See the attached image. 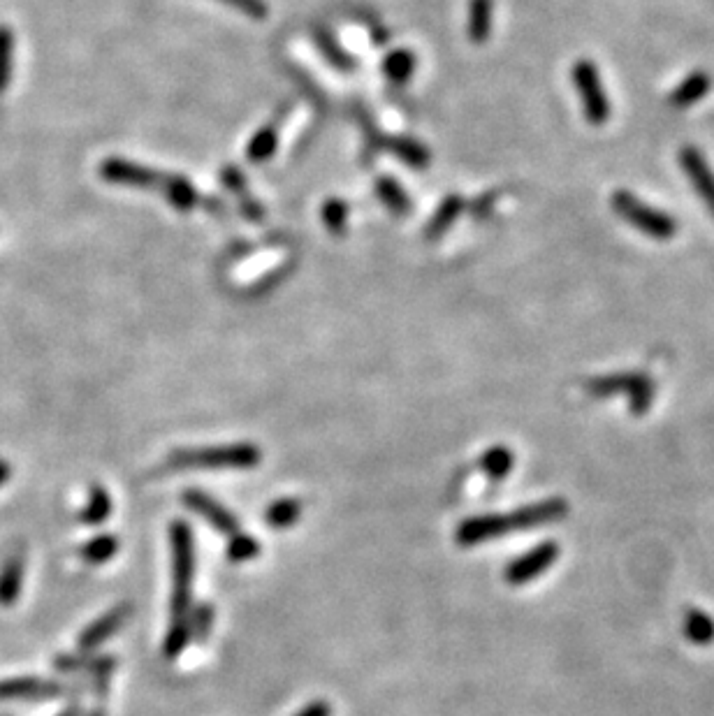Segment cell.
Wrapping results in <instances>:
<instances>
[{
    "label": "cell",
    "instance_id": "obj_1",
    "mask_svg": "<svg viewBox=\"0 0 714 716\" xmlns=\"http://www.w3.org/2000/svg\"><path fill=\"white\" fill-rule=\"evenodd\" d=\"M172 543V621L188 619L193 601V577H195V543L193 529L184 520L170 524Z\"/></svg>",
    "mask_w": 714,
    "mask_h": 716
},
{
    "label": "cell",
    "instance_id": "obj_2",
    "mask_svg": "<svg viewBox=\"0 0 714 716\" xmlns=\"http://www.w3.org/2000/svg\"><path fill=\"white\" fill-rule=\"evenodd\" d=\"M262 452L253 443L235 445H211V448H184L174 450L170 464L174 469H255L260 464Z\"/></svg>",
    "mask_w": 714,
    "mask_h": 716
},
{
    "label": "cell",
    "instance_id": "obj_3",
    "mask_svg": "<svg viewBox=\"0 0 714 716\" xmlns=\"http://www.w3.org/2000/svg\"><path fill=\"white\" fill-rule=\"evenodd\" d=\"M610 204L626 223L633 225V228L640 230L647 237L663 241V239H670L677 232V223L673 216H668V214H663V211L650 207V204H645L636 195H631L626 191H617L610 197Z\"/></svg>",
    "mask_w": 714,
    "mask_h": 716
},
{
    "label": "cell",
    "instance_id": "obj_4",
    "mask_svg": "<svg viewBox=\"0 0 714 716\" xmlns=\"http://www.w3.org/2000/svg\"><path fill=\"white\" fill-rule=\"evenodd\" d=\"M587 394L606 399L612 394H626L633 415H645L654 401V383L643 374H610L587 381Z\"/></svg>",
    "mask_w": 714,
    "mask_h": 716
},
{
    "label": "cell",
    "instance_id": "obj_5",
    "mask_svg": "<svg viewBox=\"0 0 714 716\" xmlns=\"http://www.w3.org/2000/svg\"><path fill=\"white\" fill-rule=\"evenodd\" d=\"M571 79L575 89L580 93L582 109H585L587 121L594 123V126L606 123L610 116V102L606 96V89H603L599 68H596L592 61H578L571 68Z\"/></svg>",
    "mask_w": 714,
    "mask_h": 716
},
{
    "label": "cell",
    "instance_id": "obj_6",
    "mask_svg": "<svg viewBox=\"0 0 714 716\" xmlns=\"http://www.w3.org/2000/svg\"><path fill=\"white\" fill-rule=\"evenodd\" d=\"M559 545L552 543V540H545V543L531 547L527 554L510 561L506 566V582L513 584V587H522L536 577H541L548 568L559 559Z\"/></svg>",
    "mask_w": 714,
    "mask_h": 716
},
{
    "label": "cell",
    "instance_id": "obj_7",
    "mask_svg": "<svg viewBox=\"0 0 714 716\" xmlns=\"http://www.w3.org/2000/svg\"><path fill=\"white\" fill-rule=\"evenodd\" d=\"M568 515V503L561 496H552V499L531 503V506L517 508L513 513L504 515L506 531L517 529H534V526H545L561 522Z\"/></svg>",
    "mask_w": 714,
    "mask_h": 716
},
{
    "label": "cell",
    "instance_id": "obj_8",
    "mask_svg": "<svg viewBox=\"0 0 714 716\" xmlns=\"http://www.w3.org/2000/svg\"><path fill=\"white\" fill-rule=\"evenodd\" d=\"M184 503L191 510H195L204 522H209L216 531L225 533V536H232V533L239 531V520L230 513L228 508L221 506L214 496L200 492V489H188L184 492Z\"/></svg>",
    "mask_w": 714,
    "mask_h": 716
},
{
    "label": "cell",
    "instance_id": "obj_9",
    "mask_svg": "<svg viewBox=\"0 0 714 716\" xmlns=\"http://www.w3.org/2000/svg\"><path fill=\"white\" fill-rule=\"evenodd\" d=\"M100 177L107 179L109 184L133 188H158L160 181H163L156 172L147 170V167L128 163V160L121 158H107L105 163L100 165Z\"/></svg>",
    "mask_w": 714,
    "mask_h": 716
},
{
    "label": "cell",
    "instance_id": "obj_10",
    "mask_svg": "<svg viewBox=\"0 0 714 716\" xmlns=\"http://www.w3.org/2000/svg\"><path fill=\"white\" fill-rule=\"evenodd\" d=\"M506 526H504V515H476L466 517V520L457 526L455 540L457 545L462 547H473L490 543V540L504 538Z\"/></svg>",
    "mask_w": 714,
    "mask_h": 716
},
{
    "label": "cell",
    "instance_id": "obj_11",
    "mask_svg": "<svg viewBox=\"0 0 714 716\" xmlns=\"http://www.w3.org/2000/svg\"><path fill=\"white\" fill-rule=\"evenodd\" d=\"M680 165L691 184H694L696 193L703 197L705 207L714 214V172L710 170L708 160H705L701 151L694 149V146H684L680 151Z\"/></svg>",
    "mask_w": 714,
    "mask_h": 716
},
{
    "label": "cell",
    "instance_id": "obj_12",
    "mask_svg": "<svg viewBox=\"0 0 714 716\" xmlns=\"http://www.w3.org/2000/svg\"><path fill=\"white\" fill-rule=\"evenodd\" d=\"M128 617H130L128 603L116 605V608L105 612V615L93 621V624L79 635V649H82V652H93V649H98L102 642H107L112 635L121 631V626L126 624Z\"/></svg>",
    "mask_w": 714,
    "mask_h": 716
},
{
    "label": "cell",
    "instance_id": "obj_13",
    "mask_svg": "<svg viewBox=\"0 0 714 716\" xmlns=\"http://www.w3.org/2000/svg\"><path fill=\"white\" fill-rule=\"evenodd\" d=\"M63 691L65 689L58 682H49V679H38V677H17L0 682V698L3 700L56 698L61 696Z\"/></svg>",
    "mask_w": 714,
    "mask_h": 716
},
{
    "label": "cell",
    "instance_id": "obj_14",
    "mask_svg": "<svg viewBox=\"0 0 714 716\" xmlns=\"http://www.w3.org/2000/svg\"><path fill=\"white\" fill-rule=\"evenodd\" d=\"M710 89H712V77L708 75V72L696 70L694 75H689L673 91V96H670V105L677 107V109L691 107V105H696V102L701 98L708 96Z\"/></svg>",
    "mask_w": 714,
    "mask_h": 716
},
{
    "label": "cell",
    "instance_id": "obj_15",
    "mask_svg": "<svg viewBox=\"0 0 714 716\" xmlns=\"http://www.w3.org/2000/svg\"><path fill=\"white\" fill-rule=\"evenodd\" d=\"M24 584V557L12 554L0 568V605H12L21 594Z\"/></svg>",
    "mask_w": 714,
    "mask_h": 716
},
{
    "label": "cell",
    "instance_id": "obj_16",
    "mask_svg": "<svg viewBox=\"0 0 714 716\" xmlns=\"http://www.w3.org/2000/svg\"><path fill=\"white\" fill-rule=\"evenodd\" d=\"M494 3L492 0H471L469 3V40L473 45H485L492 33Z\"/></svg>",
    "mask_w": 714,
    "mask_h": 716
},
{
    "label": "cell",
    "instance_id": "obj_17",
    "mask_svg": "<svg viewBox=\"0 0 714 716\" xmlns=\"http://www.w3.org/2000/svg\"><path fill=\"white\" fill-rule=\"evenodd\" d=\"M682 628H684V635H687V640L694 642V645L703 647L714 642V619L701 610L696 608L687 610Z\"/></svg>",
    "mask_w": 714,
    "mask_h": 716
},
{
    "label": "cell",
    "instance_id": "obj_18",
    "mask_svg": "<svg viewBox=\"0 0 714 716\" xmlns=\"http://www.w3.org/2000/svg\"><path fill=\"white\" fill-rule=\"evenodd\" d=\"M160 188H163V193L167 195V200H170L172 207H177L181 211L193 209L195 204H198V193H195L191 181L184 177H165L160 181Z\"/></svg>",
    "mask_w": 714,
    "mask_h": 716
},
{
    "label": "cell",
    "instance_id": "obj_19",
    "mask_svg": "<svg viewBox=\"0 0 714 716\" xmlns=\"http://www.w3.org/2000/svg\"><path fill=\"white\" fill-rule=\"evenodd\" d=\"M462 207H464L462 197H457V195L446 197V200L441 202L439 211H436L434 218H432V221H429V225H427V230H425L427 239L441 237L443 232H446V230L450 228V225L455 223V218L459 216V211H462Z\"/></svg>",
    "mask_w": 714,
    "mask_h": 716
},
{
    "label": "cell",
    "instance_id": "obj_20",
    "mask_svg": "<svg viewBox=\"0 0 714 716\" xmlns=\"http://www.w3.org/2000/svg\"><path fill=\"white\" fill-rule=\"evenodd\" d=\"M513 464H515V455L508 448H504V445H494V448H490L483 457H480V469H483L492 480L506 478L508 473L513 471Z\"/></svg>",
    "mask_w": 714,
    "mask_h": 716
},
{
    "label": "cell",
    "instance_id": "obj_21",
    "mask_svg": "<svg viewBox=\"0 0 714 716\" xmlns=\"http://www.w3.org/2000/svg\"><path fill=\"white\" fill-rule=\"evenodd\" d=\"M302 515V503L297 499H279L274 501L272 506L267 508L265 522L272 526V529H288L293 526Z\"/></svg>",
    "mask_w": 714,
    "mask_h": 716
},
{
    "label": "cell",
    "instance_id": "obj_22",
    "mask_svg": "<svg viewBox=\"0 0 714 716\" xmlns=\"http://www.w3.org/2000/svg\"><path fill=\"white\" fill-rule=\"evenodd\" d=\"M221 177H223V181H225V186H228L232 193H237L239 197H242V200H246V202H242L246 216H249L251 221H260V218L265 216V211H262L260 204L253 202V197L249 195V191H246V179H244V174L239 172L237 167H225V170L221 172Z\"/></svg>",
    "mask_w": 714,
    "mask_h": 716
},
{
    "label": "cell",
    "instance_id": "obj_23",
    "mask_svg": "<svg viewBox=\"0 0 714 716\" xmlns=\"http://www.w3.org/2000/svg\"><path fill=\"white\" fill-rule=\"evenodd\" d=\"M119 552V538L112 536V533H100V536L91 538L89 543L84 545L82 557L93 566L107 564L109 559H114V554Z\"/></svg>",
    "mask_w": 714,
    "mask_h": 716
},
{
    "label": "cell",
    "instance_id": "obj_24",
    "mask_svg": "<svg viewBox=\"0 0 714 716\" xmlns=\"http://www.w3.org/2000/svg\"><path fill=\"white\" fill-rule=\"evenodd\" d=\"M109 513H112V499H109L107 489L91 487L89 503H86V508L82 510V522L98 526L107 520Z\"/></svg>",
    "mask_w": 714,
    "mask_h": 716
},
{
    "label": "cell",
    "instance_id": "obj_25",
    "mask_svg": "<svg viewBox=\"0 0 714 716\" xmlns=\"http://www.w3.org/2000/svg\"><path fill=\"white\" fill-rule=\"evenodd\" d=\"M376 193L383 200L385 207L392 211V214H406V211L411 209V202H408L406 193L402 191V186H399L395 179H390V177L378 179Z\"/></svg>",
    "mask_w": 714,
    "mask_h": 716
},
{
    "label": "cell",
    "instance_id": "obj_26",
    "mask_svg": "<svg viewBox=\"0 0 714 716\" xmlns=\"http://www.w3.org/2000/svg\"><path fill=\"white\" fill-rule=\"evenodd\" d=\"M383 70H385V75H388L390 82L404 84L415 70V56L411 54V51H406V49L392 51V54L385 58Z\"/></svg>",
    "mask_w": 714,
    "mask_h": 716
},
{
    "label": "cell",
    "instance_id": "obj_27",
    "mask_svg": "<svg viewBox=\"0 0 714 716\" xmlns=\"http://www.w3.org/2000/svg\"><path fill=\"white\" fill-rule=\"evenodd\" d=\"M260 554V543L249 533H232L228 540V559L232 564H246V561H253Z\"/></svg>",
    "mask_w": 714,
    "mask_h": 716
},
{
    "label": "cell",
    "instance_id": "obj_28",
    "mask_svg": "<svg viewBox=\"0 0 714 716\" xmlns=\"http://www.w3.org/2000/svg\"><path fill=\"white\" fill-rule=\"evenodd\" d=\"M188 640H191V626H188V619L181 621H170V628H167L163 652L167 659H177V656L188 647Z\"/></svg>",
    "mask_w": 714,
    "mask_h": 716
},
{
    "label": "cell",
    "instance_id": "obj_29",
    "mask_svg": "<svg viewBox=\"0 0 714 716\" xmlns=\"http://www.w3.org/2000/svg\"><path fill=\"white\" fill-rule=\"evenodd\" d=\"M388 149L395 153L397 158H402L406 165L418 167V170L427 167L429 160H432V156H429V151L425 149V146L418 142H411V140H392L388 144Z\"/></svg>",
    "mask_w": 714,
    "mask_h": 716
},
{
    "label": "cell",
    "instance_id": "obj_30",
    "mask_svg": "<svg viewBox=\"0 0 714 716\" xmlns=\"http://www.w3.org/2000/svg\"><path fill=\"white\" fill-rule=\"evenodd\" d=\"M276 144H279V135H276V128L274 126L262 128L260 133L255 135L251 140V144H249V160H251V163H265V160L272 158L274 151H276Z\"/></svg>",
    "mask_w": 714,
    "mask_h": 716
},
{
    "label": "cell",
    "instance_id": "obj_31",
    "mask_svg": "<svg viewBox=\"0 0 714 716\" xmlns=\"http://www.w3.org/2000/svg\"><path fill=\"white\" fill-rule=\"evenodd\" d=\"M211 624H214V608L209 603H200L195 605V610H191L188 615V626H191V638L193 640H207Z\"/></svg>",
    "mask_w": 714,
    "mask_h": 716
},
{
    "label": "cell",
    "instance_id": "obj_32",
    "mask_svg": "<svg viewBox=\"0 0 714 716\" xmlns=\"http://www.w3.org/2000/svg\"><path fill=\"white\" fill-rule=\"evenodd\" d=\"M14 54V38L10 28H0V93H5L12 79V56Z\"/></svg>",
    "mask_w": 714,
    "mask_h": 716
},
{
    "label": "cell",
    "instance_id": "obj_33",
    "mask_svg": "<svg viewBox=\"0 0 714 716\" xmlns=\"http://www.w3.org/2000/svg\"><path fill=\"white\" fill-rule=\"evenodd\" d=\"M316 42L320 45V49L325 51V56L330 58V61H332L334 65H337V68H341V70H351V68H353V61L346 56V51L341 49V47L337 45V42L332 40L330 33H327V31H316Z\"/></svg>",
    "mask_w": 714,
    "mask_h": 716
},
{
    "label": "cell",
    "instance_id": "obj_34",
    "mask_svg": "<svg viewBox=\"0 0 714 716\" xmlns=\"http://www.w3.org/2000/svg\"><path fill=\"white\" fill-rule=\"evenodd\" d=\"M346 216H348V209L346 204L341 200H327L325 207H323V221L327 228H330L332 232H341L344 230L346 225Z\"/></svg>",
    "mask_w": 714,
    "mask_h": 716
},
{
    "label": "cell",
    "instance_id": "obj_35",
    "mask_svg": "<svg viewBox=\"0 0 714 716\" xmlns=\"http://www.w3.org/2000/svg\"><path fill=\"white\" fill-rule=\"evenodd\" d=\"M223 3L232 5L235 10L249 14L251 19H258V21H262L269 14V7L265 0H223Z\"/></svg>",
    "mask_w": 714,
    "mask_h": 716
},
{
    "label": "cell",
    "instance_id": "obj_36",
    "mask_svg": "<svg viewBox=\"0 0 714 716\" xmlns=\"http://www.w3.org/2000/svg\"><path fill=\"white\" fill-rule=\"evenodd\" d=\"M295 716H332V710L325 700H313V703L306 705L304 710L297 712Z\"/></svg>",
    "mask_w": 714,
    "mask_h": 716
},
{
    "label": "cell",
    "instance_id": "obj_37",
    "mask_svg": "<svg viewBox=\"0 0 714 716\" xmlns=\"http://www.w3.org/2000/svg\"><path fill=\"white\" fill-rule=\"evenodd\" d=\"M10 473H12L10 464H7L5 459H0V485H5V482L10 480Z\"/></svg>",
    "mask_w": 714,
    "mask_h": 716
},
{
    "label": "cell",
    "instance_id": "obj_38",
    "mask_svg": "<svg viewBox=\"0 0 714 716\" xmlns=\"http://www.w3.org/2000/svg\"><path fill=\"white\" fill-rule=\"evenodd\" d=\"M58 716H82V707L72 705V707H68V710H63Z\"/></svg>",
    "mask_w": 714,
    "mask_h": 716
},
{
    "label": "cell",
    "instance_id": "obj_39",
    "mask_svg": "<svg viewBox=\"0 0 714 716\" xmlns=\"http://www.w3.org/2000/svg\"><path fill=\"white\" fill-rule=\"evenodd\" d=\"M91 716H105V712H102V710H96V712H93Z\"/></svg>",
    "mask_w": 714,
    "mask_h": 716
}]
</instances>
